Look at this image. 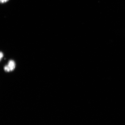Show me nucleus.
Segmentation results:
<instances>
[{"label": "nucleus", "mask_w": 125, "mask_h": 125, "mask_svg": "<svg viewBox=\"0 0 125 125\" xmlns=\"http://www.w3.org/2000/svg\"><path fill=\"white\" fill-rule=\"evenodd\" d=\"M16 67V64L14 61L10 60L9 61L8 64L4 67V71L6 72H10L13 71Z\"/></svg>", "instance_id": "obj_1"}, {"label": "nucleus", "mask_w": 125, "mask_h": 125, "mask_svg": "<svg viewBox=\"0 0 125 125\" xmlns=\"http://www.w3.org/2000/svg\"><path fill=\"white\" fill-rule=\"evenodd\" d=\"M3 53L1 52L0 53V60H1V58L3 57Z\"/></svg>", "instance_id": "obj_2"}, {"label": "nucleus", "mask_w": 125, "mask_h": 125, "mask_svg": "<svg viewBox=\"0 0 125 125\" xmlns=\"http://www.w3.org/2000/svg\"><path fill=\"white\" fill-rule=\"evenodd\" d=\"M9 0H0L1 3H4L7 2Z\"/></svg>", "instance_id": "obj_3"}]
</instances>
